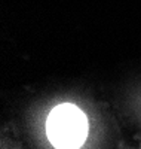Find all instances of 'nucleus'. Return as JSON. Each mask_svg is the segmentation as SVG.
I'll list each match as a JSON object with an SVG mask.
<instances>
[{
  "mask_svg": "<svg viewBox=\"0 0 141 149\" xmlns=\"http://www.w3.org/2000/svg\"><path fill=\"white\" fill-rule=\"evenodd\" d=\"M46 133L57 148H79L88 134L86 116L74 104H59L48 116Z\"/></svg>",
  "mask_w": 141,
  "mask_h": 149,
  "instance_id": "nucleus-1",
  "label": "nucleus"
}]
</instances>
